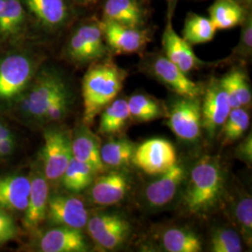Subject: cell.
Instances as JSON below:
<instances>
[{
  "label": "cell",
  "instance_id": "6da1fadb",
  "mask_svg": "<svg viewBox=\"0 0 252 252\" xmlns=\"http://www.w3.org/2000/svg\"><path fill=\"white\" fill-rule=\"evenodd\" d=\"M45 48L36 41L0 47V111L16 106L48 59Z\"/></svg>",
  "mask_w": 252,
  "mask_h": 252
},
{
  "label": "cell",
  "instance_id": "7a4b0ae2",
  "mask_svg": "<svg viewBox=\"0 0 252 252\" xmlns=\"http://www.w3.org/2000/svg\"><path fill=\"white\" fill-rule=\"evenodd\" d=\"M127 76V71L108 56L88 65L81 82L85 126H91L102 110L117 97Z\"/></svg>",
  "mask_w": 252,
  "mask_h": 252
},
{
  "label": "cell",
  "instance_id": "3957f363",
  "mask_svg": "<svg viewBox=\"0 0 252 252\" xmlns=\"http://www.w3.org/2000/svg\"><path fill=\"white\" fill-rule=\"evenodd\" d=\"M71 83L63 69L47 59L41 64L13 111L23 122L41 125L47 108L67 91Z\"/></svg>",
  "mask_w": 252,
  "mask_h": 252
},
{
  "label": "cell",
  "instance_id": "277c9868",
  "mask_svg": "<svg viewBox=\"0 0 252 252\" xmlns=\"http://www.w3.org/2000/svg\"><path fill=\"white\" fill-rule=\"evenodd\" d=\"M27 11L31 38L42 45L63 37L82 15L73 0H21Z\"/></svg>",
  "mask_w": 252,
  "mask_h": 252
},
{
  "label": "cell",
  "instance_id": "5b68a950",
  "mask_svg": "<svg viewBox=\"0 0 252 252\" xmlns=\"http://www.w3.org/2000/svg\"><path fill=\"white\" fill-rule=\"evenodd\" d=\"M224 189V176L218 160L205 157L190 172L183 194V207L190 215H205L220 203Z\"/></svg>",
  "mask_w": 252,
  "mask_h": 252
},
{
  "label": "cell",
  "instance_id": "8992f818",
  "mask_svg": "<svg viewBox=\"0 0 252 252\" xmlns=\"http://www.w3.org/2000/svg\"><path fill=\"white\" fill-rule=\"evenodd\" d=\"M63 36L62 57L75 66L89 65L110 54L95 14L81 15Z\"/></svg>",
  "mask_w": 252,
  "mask_h": 252
},
{
  "label": "cell",
  "instance_id": "52a82bcc",
  "mask_svg": "<svg viewBox=\"0 0 252 252\" xmlns=\"http://www.w3.org/2000/svg\"><path fill=\"white\" fill-rule=\"evenodd\" d=\"M142 72L159 81L179 96L201 98L205 84L191 81L186 73L160 53L144 54L139 63Z\"/></svg>",
  "mask_w": 252,
  "mask_h": 252
},
{
  "label": "cell",
  "instance_id": "ba28073f",
  "mask_svg": "<svg viewBox=\"0 0 252 252\" xmlns=\"http://www.w3.org/2000/svg\"><path fill=\"white\" fill-rule=\"evenodd\" d=\"M44 146L41 151L42 171L46 179L56 182L72 158L71 135L60 128H50L44 132Z\"/></svg>",
  "mask_w": 252,
  "mask_h": 252
},
{
  "label": "cell",
  "instance_id": "9c48e42d",
  "mask_svg": "<svg viewBox=\"0 0 252 252\" xmlns=\"http://www.w3.org/2000/svg\"><path fill=\"white\" fill-rule=\"evenodd\" d=\"M105 43L110 54H141L153 39V32L147 27H132L100 19Z\"/></svg>",
  "mask_w": 252,
  "mask_h": 252
},
{
  "label": "cell",
  "instance_id": "30bf717a",
  "mask_svg": "<svg viewBox=\"0 0 252 252\" xmlns=\"http://www.w3.org/2000/svg\"><path fill=\"white\" fill-rule=\"evenodd\" d=\"M31 38L27 11L21 0H0V47L17 45Z\"/></svg>",
  "mask_w": 252,
  "mask_h": 252
},
{
  "label": "cell",
  "instance_id": "8fae6325",
  "mask_svg": "<svg viewBox=\"0 0 252 252\" xmlns=\"http://www.w3.org/2000/svg\"><path fill=\"white\" fill-rule=\"evenodd\" d=\"M132 161L148 175H161L177 162V153L168 140L152 138L135 149Z\"/></svg>",
  "mask_w": 252,
  "mask_h": 252
},
{
  "label": "cell",
  "instance_id": "7c38bea8",
  "mask_svg": "<svg viewBox=\"0 0 252 252\" xmlns=\"http://www.w3.org/2000/svg\"><path fill=\"white\" fill-rule=\"evenodd\" d=\"M201 103L202 127L210 137L216 135L231 111V105L220 79L212 78L205 85Z\"/></svg>",
  "mask_w": 252,
  "mask_h": 252
},
{
  "label": "cell",
  "instance_id": "4fadbf2b",
  "mask_svg": "<svg viewBox=\"0 0 252 252\" xmlns=\"http://www.w3.org/2000/svg\"><path fill=\"white\" fill-rule=\"evenodd\" d=\"M168 126L172 132L185 141H194L202 129L200 98L180 96L168 112Z\"/></svg>",
  "mask_w": 252,
  "mask_h": 252
},
{
  "label": "cell",
  "instance_id": "5bb4252c",
  "mask_svg": "<svg viewBox=\"0 0 252 252\" xmlns=\"http://www.w3.org/2000/svg\"><path fill=\"white\" fill-rule=\"evenodd\" d=\"M91 238L105 250H114L127 239L131 232L128 220L117 214H97L87 221Z\"/></svg>",
  "mask_w": 252,
  "mask_h": 252
},
{
  "label": "cell",
  "instance_id": "9a60e30c",
  "mask_svg": "<svg viewBox=\"0 0 252 252\" xmlns=\"http://www.w3.org/2000/svg\"><path fill=\"white\" fill-rule=\"evenodd\" d=\"M46 217L54 224L79 230L86 227L89 219L88 211L81 199L65 195L49 197Z\"/></svg>",
  "mask_w": 252,
  "mask_h": 252
},
{
  "label": "cell",
  "instance_id": "2e32d148",
  "mask_svg": "<svg viewBox=\"0 0 252 252\" xmlns=\"http://www.w3.org/2000/svg\"><path fill=\"white\" fill-rule=\"evenodd\" d=\"M162 54L186 74L198 70L206 64L193 53L191 46L175 31L172 20H166L162 33Z\"/></svg>",
  "mask_w": 252,
  "mask_h": 252
},
{
  "label": "cell",
  "instance_id": "e0dca14e",
  "mask_svg": "<svg viewBox=\"0 0 252 252\" xmlns=\"http://www.w3.org/2000/svg\"><path fill=\"white\" fill-rule=\"evenodd\" d=\"M30 192L25 210L24 226L28 231H35L45 220L49 200V184L43 171L35 169L30 178Z\"/></svg>",
  "mask_w": 252,
  "mask_h": 252
},
{
  "label": "cell",
  "instance_id": "ac0fdd59",
  "mask_svg": "<svg viewBox=\"0 0 252 252\" xmlns=\"http://www.w3.org/2000/svg\"><path fill=\"white\" fill-rule=\"evenodd\" d=\"M130 189L129 180L123 172L104 173L93 181L91 198L97 206H113L126 197Z\"/></svg>",
  "mask_w": 252,
  "mask_h": 252
},
{
  "label": "cell",
  "instance_id": "d6986e66",
  "mask_svg": "<svg viewBox=\"0 0 252 252\" xmlns=\"http://www.w3.org/2000/svg\"><path fill=\"white\" fill-rule=\"evenodd\" d=\"M102 20H108L123 26L146 27L149 18L148 9L140 0H103Z\"/></svg>",
  "mask_w": 252,
  "mask_h": 252
},
{
  "label": "cell",
  "instance_id": "ffe728a7",
  "mask_svg": "<svg viewBox=\"0 0 252 252\" xmlns=\"http://www.w3.org/2000/svg\"><path fill=\"white\" fill-rule=\"evenodd\" d=\"M89 246L81 230L59 226L42 234L38 251L42 252H88Z\"/></svg>",
  "mask_w": 252,
  "mask_h": 252
},
{
  "label": "cell",
  "instance_id": "44dd1931",
  "mask_svg": "<svg viewBox=\"0 0 252 252\" xmlns=\"http://www.w3.org/2000/svg\"><path fill=\"white\" fill-rule=\"evenodd\" d=\"M185 179V169L176 162L170 169L161 174L160 178L148 185L145 196L152 207H161L167 205L177 193L180 184Z\"/></svg>",
  "mask_w": 252,
  "mask_h": 252
},
{
  "label": "cell",
  "instance_id": "7402d4cb",
  "mask_svg": "<svg viewBox=\"0 0 252 252\" xmlns=\"http://www.w3.org/2000/svg\"><path fill=\"white\" fill-rule=\"evenodd\" d=\"M30 178L24 175L0 176V208L8 212H25L27 209Z\"/></svg>",
  "mask_w": 252,
  "mask_h": 252
},
{
  "label": "cell",
  "instance_id": "603a6c76",
  "mask_svg": "<svg viewBox=\"0 0 252 252\" xmlns=\"http://www.w3.org/2000/svg\"><path fill=\"white\" fill-rule=\"evenodd\" d=\"M72 156L80 162L92 166L97 174L104 173L105 165L101 160L99 141L86 127H80L71 136Z\"/></svg>",
  "mask_w": 252,
  "mask_h": 252
},
{
  "label": "cell",
  "instance_id": "cb8c5ba5",
  "mask_svg": "<svg viewBox=\"0 0 252 252\" xmlns=\"http://www.w3.org/2000/svg\"><path fill=\"white\" fill-rule=\"evenodd\" d=\"M220 80L227 94L231 108H248L252 106L250 80L241 66H234Z\"/></svg>",
  "mask_w": 252,
  "mask_h": 252
},
{
  "label": "cell",
  "instance_id": "d4e9b609",
  "mask_svg": "<svg viewBox=\"0 0 252 252\" xmlns=\"http://www.w3.org/2000/svg\"><path fill=\"white\" fill-rule=\"evenodd\" d=\"M251 10L234 0H214L208 18L217 30H226L240 26Z\"/></svg>",
  "mask_w": 252,
  "mask_h": 252
},
{
  "label": "cell",
  "instance_id": "484cf974",
  "mask_svg": "<svg viewBox=\"0 0 252 252\" xmlns=\"http://www.w3.org/2000/svg\"><path fill=\"white\" fill-rule=\"evenodd\" d=\"M130 118L128 102L125 98H115L101 112L98 133L115 135L124 130Z\"/></svg>",
  "mask_w": 252,
  "mask_h": 252
},
{
  "label": "cell",
  "instance_id": "4316f807",
  "mask_svg": "<svg viewBox=\"0 0 252 252\" xmlns=\"http://www.w3.org/2000/svg\"><path fill=\"white\" fill-rule=\"evenodd\" d=\"M216 31V27L209 18L189 12L184 21L182 37L190 46L204 44L214 38Z\"/></svg>",
  "mask_w": 252,
  "mask_h": 252
},
{
  "label": "cell",
  "instance_id": "83f0119b",
  "mask_svg": "<svg viewBox=\"0 0 252 252\" xmlns=\"http://www.w3.org/2000/svg\"><path fill=\"white\" fill-rule=\"evenodd\" d=\"M97 173L85 162L76 160L72 156L62 177L63 187L71 192H80L88 188Z\"/></svg>",
  "mask_w": 252,
  "mask_h": 252
},
{
  "label": "cell",
  "instance_id": "f1b7e54d",
  "mask_svg": "<svg viewBox=\"0 0 252 252\" xmlns=\"http://www.w3.org/2000/svg\"><path fill=\"white\" fill-rule=\"evenodd\" d=\"M162 246L169 252H199L202 243L198 235L183 228H171L162 235Z\"/></svg>",
  "mask_w": 252,
  "mask_h": 252
},
{
  "label": "cell",
  "instance_id": "f546056e",
  "mask_svg": "<svg viewBox=\"0 0 252 252\" xmlns=\"http://www.w3.org/2000/svg\"><path fill=\"white\" fill-rule=\"evenodd\" d=\"M134 152L135 147L131 141L127 139H118L104 145L100 150V154L105 167L120 168L132 161Z\"/></svg>",
  "mask_w": 252,
  "mask_h": 252
},
{
  "label": "cell",
  "instance_id": "4dcf8cb0",
  "mask_svg": "<svg viewBox=\"0 0 252 252\" xmlns=\"http://www.w3.org/2000/svg\"><path fill=\"white\" fill-rule=\"evenodd\" d=\"M127 102L130 117L135 121L148 123L162 117L163 114L160 102L146 94H135Z\"/></svg>",
  "mask_w": 252,
  "mask_h": 252
},
{
  "label": "cell",
  "instance_id": "1f68e13d",
  "mask_svg": "<svg viewBox=\"0 0 252 252\" xmlns=\"http://www.w3.org/2000/svg\"><path fill=\"white\" fill-rule=\"evenodd\" d=\"M250 124L251 118L246 108H232L225 123L221 126L222 144H230L239 139L248 131Z\"/></svg>",
  "mask_w": 252,
  "mask_h": 252
},
{
  "label": "cell",
  "instance_id": "d6a6232c",
  "mask_svg": "<svg viewBox=\"0 0 252 252\" xmlns=\"http://www.w3.org/2000/svg\"><path fill=\"white\" fill-rule=\"evenodd\" d=\"M210 250L213 252H242L241 237L232 229H219L211 237Z\"/></svg>",
  "mask_w": 252,
  "mask_h": 252
},
{
  "label": "cell",
  "instance_id": "836d02e7",
  "mask_svg": "<svg viewBox=\"0 0 252 252\" xmlns=\"http://www.w3.org/2000/svg\"><path fill=\"white\" fill-rule=\"evenodd\" d=\"M235 221L239 226L243 238L247 244H252V199L247 195L238 200L234 207Z\"/></svg>",
  "mask_w": 252,
  "mask_h": 252
},
{
  "label": "cell",
  "instance_id": "e575fe53",
  "mask_svg": "<svg viewBox=\"0 0 252 252\" xmlns=\"http://www.w3.org/2000/svg\"><path fill=\"white\" fill-rule=\"evenodd\" d=\"M241 26L240 38L233 51V56L239 60H248L252 54V12L248 13Z\"/></svg>",
  "mask_w": 252,
  "mask_h": 252
},
{
  "label": "cell",
  "instance_id": "d590c367",
  "mask_svg": "<svg viewBox=\"0 0 252 252\" xmlns=\"http://www.w3.org/2000/svg\"><path fill=\"white\" fill-rule=\"evenodd\" d=\"M73 91H67L61 94L54 103L47 108L42 119V124L55 123L63 120L67 115V112L72 104Z\"/></svg>",
  "mask_w": 252,
  "mask_h": 252
},
{
  "label": "cell",
  "instance_id": "8d00e7d4",
  "mask_svg": "<svg viewBox=\"0 0 252 252\" xmlns=\"http://www.w3.org/2000/svg\"><path fill=\"white\" fill-rule=\"evenodd\" d=\"M18 228L8 211L0 208V246L14 239Z\"/></svg>",
  "mask_w": 252,
  "mask_h": 252
},
{
  "label": "cell",
  "instance_id": "74e56055",
  "mask_svg": "<svg viewBox=\"0 0 252 252\" xmlns=\"http://www.w3.org/2000/svg\"><path fill=\"white\" fill-rule=\"evenodd\" d=\"M236 155L239 160L243 161L248 165L252 162V134L247 136L243 141L236 148Z\"/></svg>",
  "mask_w": 252,
  "mask_h": 252
},
{
  "label": "cell",
  "instance_id": "f35d334b",
  "mask_svg": "<svg viewBox=\"0 0 252 252\" xmlns=\"http://www.w3.org/2000/svg\"><path fill=\"white\" fill-rule=\"evenodd\" d=\"M16 146L15 137L5 138L0 140V160L6 159L14 153Z\"/></svg>",
  "mask_w": 252,
  "mask_h": 252
},
{
  "label": "cell",
  "instance_id": "ab89813d",
  "mask_svg": "<svg viewBox=\"0 0 252 252\" xmlns=\"http://www.w3.org/2000/svg\"><path fill=\"white\" fill-rule=\"evenodd\" d=\"M10 137H15V135H13L8 124L0 118V140Z\"/></svg>",
  "mask_w": 252,
  "mask_h": 252
},
{
  "label": "cell",
  "instance_id": "60d3db41",
  "mask_svg": "<svg viewBox=\"0 0 252 252\" xmlns=\"http://www.w3.org/2000/svg\"><path fill=\"white\" fill-rule=\"evenodd\" d=\"M180 0H166V20H173Z\"/></svg>",
  "mask_w": 252,
  "mask_h": 252
},
{
  "label": "cell",
  "instance_id": "b9f144b4",
  "mask_svg": "<svg viewBox=\"0 0 252 252\" xmlns=\"http://www.w3.org/2000/svg\"><path fill=\"white\" fill-rule=\"evenodd\" d=\"M103 0H73L76 6L81 9H90L92 7L99 4Z\"/></svg>",
  "mask_w": 252,
  "mask_h": 252
},
{
  "label": "cell",
  "instance_id": "7bdbcfd3",
  "mask_svg": "<svg viewBox=\"0 0 252 252\" xmlns=\"http://www.w3.org/2000/svg\"><path fill=\"white\" fill-rule=\"evenodd\" d=\"M238 3H240L241 5H243L244 7L248 8V9H252V0H234Z\"/></svg>",
  "mask_w": 252,
  "mask_h": 252
}]
</instances>
